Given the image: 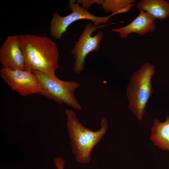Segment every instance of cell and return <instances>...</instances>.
Returning a JSON list of instances; mask_svg holds the SVG:
<instances>
[{
  "instance_id": "6da1fadb",
  "label": "cell",
  "mask_w": 169,
  "mask_h": 169,
  "mask_svg": "<svg viewBox=\"0 0 169 169\" xmlns=\"http://www.w3.org/2000/svg\"><path fill=\"white\" fill-rule=\"evenodd\" d=\"M25 61V70L41 72L54 77L59 68L56 43L45 36L31 34L17 35Z\"/></svg>"
},
{
  "instance_id": "7a4b0ae2",
  "label": "cell",
  "mask_w": 169,
  "mask_h": 169,
  "mask_svg": "<svg viewBox=\"0 0 169 169\" xmlns=\"http://www.w3.org/2000/svg\"><path fill=\"white\" fill-rule=\"evenodd\" d=\"M67 116V127L70 139L72 152L77 162L87 164L91 160V151L103 138L108 128L106 119L102 116L101 127L93 131L83 126L79 121L73 110L65 109Z\"/></svg>"
},
{
  "instance_id": "3957f363",
  "label": "cell",
  "mask_w": 169,
  "mask_h": 169,
  "mask_svg": "<svg viewBox=\"0 0 169 169\" xmlns=\"http://www.w3.org/2000/svg\"><path fill=\"white\" fill-rule=\"evenodd\" d=\"M155 72V65L146 63L133 73L126 88L128 107L139 121L142 120L147 104L154 92L151 81Z\"/></svg>"
},
{
  "instance_id": "277c9868",
  "label": "cell",
  "mask_w": 169,
  "mask_h": 169,
  "mask_svg": "<svg viewBox=\"0 0 169 169\" xmlns=\"http://www.w3.org/2000/svg\"><path fill=\"white\" fill-rule=\"evenodd\" d=\"M32 72L37 78L40 86V95L59 105L64 103L76 110H82L74 95L75 90L80 85L79 82L63 81L56 76L52 77L39 71Z\"/></svg>"
},
{
  "instance_id": "5b68a950",
  "label": "cell",
  "mask_w": 169,
  "mask_h": 169,
  "mask_svg": "<svg viewBox=\"0 0 169 169\" xmlns=\"http://www.w3.org/2000/svg\"><path fill=\"white\" fill-rule=\"evenodd\" d=\"M72 12L65 16H61L57 11H55L50 22V35L55 39L59 40L62 34L66 32L68 27L73 22L80 19H87L92 22L93 25L96 26L102 23H108L110 17L113 15L112 14L109 16L99 17L89 13L87 10L79 4L75 3V0H70L68 5Z\"/></svg>"
},
{
  "instance_id": "8992f818",
  "label": "cell",
  "mask_w": 169,
  "mask_h": 169,
  "mask_svg": "<svg viewBox=\"0 0 169 169\" xmlns=\"http://www.w3.org/2000/svg\"><path fill=\"white\" fill-rule=\"evenodd\" d=\"M100 26H96L89 23L84 27L79 40L74 44L71 51L75 59L73 70L79 74L84 71L85 59L90 52L98 51L100 48V42L103 37L102 32L98 31L94 36L92 33Z\"/></svg>"
},
{
  "instance_id": "52a82bcc",
  "label": "cell",
  "mask_w": 169,
  "mask_h": 169,
  "mask_svg": "<svg viewBox=\"0 0 169 169\" xmlns=\"http://www.w3.org/2000/svg\"><path fill=\"white\" fill-rule=\"evenodd\" d=\"M0 75L12 90L17 92L21 96L27 97L40 94V86L37 78L31 71L12 70L2 67Z\"/></svg>"
},
{
  "instance_id": "ba28073f",
  "label": "cell",
  "mask_w": 169,
  "mask_h": 169,
  "mask_svg": "<svg viewBox=\"0 0 169 169\" xmlns=\"http://www.w3.org/2000/svg\"><path fill=\"white\" fill-rule=\"evenodd\" d=\"M3 67L10 70H25V58L17 35L8 36L0 49Z\"/></svg>"
},
{
  "instance_id": "9c48e42d",
  "label": "cell",
  "mask_w": 169,
  "mask_h": 169,
  "mask_svg": "<svg viewBox=\"0 0 169 169\" xmlns=\"http://www.w3.org/2000/svg\"><path fill=\"white\" fill-rule=\"evenodd\" d=\"M156 19L145 11L140 10L138 15L131 23L123 27L113 28L111 30L119 33L122 38L127 37L132 33L142 35L155 29Z\"/></svg>"
},
{
  "instance_id": "30bf717a",
  "label": "cell",
  "mask_w": 169,
  "mask_h": 169,
  "mask_svg": "<svg viewBox=\"0 0 169 169\" xmlns=\"http://www.w3.org/2000/svg\"><path fill=\"white\" fill-rule=\"evenodd\" d=\"M151 132L149 139L153 144L162 150L169 151V115L163 122L156 119Z\"/></svg>"
},
{
  "instance_id": "8fae6325",
  "label": "cell",
  "mask_w": 169,
  "mask_h": 169,
  "mask_svg": "<svg viewBox=\"0 0 169 169\" xmlns=\"http://www.w3.org/2000/svg\"><path fill=\"white\" fill-rule=\"evenodd\" d=\"M136 7L156 19L163 20L169 16V2L164 0H141Z\"/></svg>"
},
{
  "instance_id": "7c38bea8",
  "label": "cell",
  "mask_w": 169,
  "mask_h": 169,
  "mask_svg": "<svg viewBox=\"0 0 169 169\" xmlns=\"http://www.w3.org/2000/svg\"><path fill=\"white\" fill-rule=\"evenodd\" d=\"M135 0H103L100 5L105 13L112 12L114 14L120 13L122 9L133 5Z\"/></svg>"
},
{
  "instance_id": "4fadbf2b",
  "label": "cell",
  "mask_w": 169,
  "mask_h": 169,
  "mask_svg": "<svg viewBox=\"0 0 169 169\" xmlns=\"http://www.w3.org/2000/svg\"><path fill=\"white\" fill-rule=\"evenodd\" d=\"M102 0H77V2L79 3H81L83 7L87 10L92 5L96 3L100 5Z\"/></svg>"
},
{
  "instance_id": "5bb4252c",
  "label": "cell",
  "mask_w": 169,
  "mask_h": 169,
  "mask_svg": "<svg viewBox=\"0 0 169 169\" xmlns=\"http://www.w3.org/2000/svg\"><path fill=\"white\" fill-rule=\"evenodd\" d=\"M53 162L57 169H64L65 161L62 158H55L53 160Z\"/></svg>"
}]
</instances>
